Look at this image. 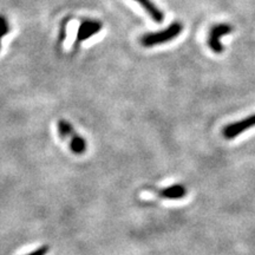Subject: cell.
Returning a JSON list of instances; mask_svg holds the SVG:
<instances>
[{
    "mask_svg": "<svg viewBox=\"0 0 255 255\" xmlns=\"http://www.w3.org/2000/svg\"><path fill=\"white\" fill-rule=\"evenodd\" d=\"M183 31L182 23H175L170 24L167 28L157 32H150V33H145L139 38V43L144 47H154L156 45H161L165 44L168 41L174 40L175 38L180 36Z\"/></svg>",
    "mask_w": 255,
    "mask_h": 255,
    "instance_id": "1",
    "label": "cell"
},
{
    "mask_svg": "<svg viewBox=\"0 0 255 255\" xmlns=\"http://www.w3.org/2000/svg\"><path fill=\"white\" fill-rule=\"evenodd\" d=\"M103 24L100 20H96V19H85L82 21L81 26L78 28L77 37H76L75 41V47L81 45L83 41L88 40L89 38H91L95 34H97L98 32L102 30Z\"/></svg>",
    "mask_w": 255,
    "mask_h": 255,
    "instance_id": "4",
    "label": "cell"
},
{
    "mask_svg": "<svg viewBox=\"0 0 255 255\" xmlns=\"http://www.w3.org/2000/svg\"><path fill=\"white\" fill-rule=\"evenodd\" d=\"M9 30V25H8V21L6 20L5 17H2V15H0V46H1V39L2 37L6 36V34L8 33Z\"/></svg>",
    "mask_w": 255,
    "mask_h": 255,
    "instance_id": "8",
    "label": "cell"
},
{
    "mask_svg": "<svg viewBox=\"0 0 255 255\" xmlns=\"http://www.w3.org/2000/svg\"><path fill=\"white\" fill-rule=\"evenodd\" d=\"M57 129H58V135L60 138L68 142L71 151L75 155H83L87 151V141L79 136L77 131H75L71 123L65 120H59L57 123Z\"/></svg>",
    "mask_w": 255,
    "mask_h": 255,
    "instance_id": "2",
    "label": "cell"
},
{
    "mask_svg": "<svg viewBox=\"0 0 255 255\" xmlns=\"http://www.w3.org/2000/svg\"><path fill=\"white\" fill-rule=\"evenodd\" d=\"M135 1L138 2V4L145 9L146 13L150 15L152 20L156 21V23L161 24L162 21H163L164 19L163 12H162L161 9H159L157 6L151 1V0H135Z\"/></svg>",
    "mask_w": 255,
    "mask_h": 255,
    "instance_id": "7",
    "label": "cell"
},
{
    "mask_svg": "<svg viewBox=\"0 0 255 255\" xmlns=\"http://www.w3.org/2000/svg\"><path fill=\"white\" fill-rule=\"evenodd\" d=\"M253 127H255V114L251 115L247 119L239 121V122H234L226 126L222 129V135L226 139H233L244 132L245 130L251 129Z\"/></svg>",
    "mask_w": 255,
    "mask_h": 255,
    "instance_id": "5",
    "label": "cell"
},
{
    "mask_svg": "<svg viewBox=\"0 0 255 255\" xmlns=\"http://www.w3.org/2000/svg\"><path fill=\"white\" fill-rule=\"evenodd\" d=\"M50 252V246L49 245H43V246L38 247L37 250L30 252V253L25 254V255H47V253Z\"/></svg>",
    "mask_w": 255,
    "mask_h": 255,
    "instance_id": "9",
    "label": "cell"
},
{
    "mask_svg": "<svg viewBox=\"0 0 255 255\" xmlns=\"http://www.w3.org/2000/svg\"><path fill=\"white\" fill-rule=\"evenodd\" d=\"M233 31V26L229 24H216L210 28L208 40L209 49L215 53H221L223 51V45L221 44V37L229 34Z\"/></svg>",
    "mask_w": 255,
    "mask_h": 255,
    "instance_id": "3",
    "label": "cell"
},
{
    "mask_svg": "<svg viewBox=\"0 0 255 255\" xmlns=\"http://www.w3.org/2000/svg\"><path fill=\"white\" fill-rule=\"evenodd\" d=\"M187 188L183 184H173L157 190V194L165 200H181L187 195Z\"/></svg>",
    "mask_w": 255,
    "mask_h": 255,
    "instance_id": "6",
    "label": "cell"
}]
</instances>
